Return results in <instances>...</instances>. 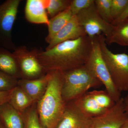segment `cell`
Wrapping results in <instances>:
<instances>
[{"instance_id": "cell-18", "label": "cell", "mask_w": 128, "mask_h": 128, "mask_svg": "<svg viewBox=\"0 0 128 128\" xmlns=\"http://www.w3.org/2000/svg\"><path fill=\"white\" fill-rule=\"evenodd\" d=\"M70 8L49 20L48 25V34L45 38L48 43L60 31L73 17Z\"/></svg>"}, {"instance_id": "cell-30", "label": "cell", "mask_w": 128, "mask_h": 128, "mask_svg": "<svg viewBox=\"0 0 128 128\" xmlns=\"http://www.w3.org/2000/svg\"><path fill=\"white\" fill-rule=\"evenodd\" d=\"M0 128H5L2 123L1 122L0 120Z\"/></svg>"}, {"instance_id": "cell-11", "label": "cell", "mask_w": 128, "mask_h": 128, "mask_svg": "<svg viewBox=\"0 0 128 128\" xmlns=\"http://www.w3.org/2000/svg\"><path fill=\"white\" fill-rule=\"evenodd\" d=\"M87 35L84 29L80 25L76 16H73L65 26L48 43L46 50H48L60 43L73 40Z\"/></svg>"}, {"instance_id": "cell-23", "label": "cell", "mask_w": 128, "mask_h": 128, "mask_svg": "<svg viewBox=\"0 0 128 128\" xmlns=\"http://www.w3.org/2000/svg\"><path fill=\"white\" fill-rule=\"evenodd\" d=\"M18 80L0 70V92L11 90L18 86Z\"/></svg>"}, {"instance_id": "cell-1", "label": "cell", "mask_w": 128, "mask_h": 128, "mask_svg": "<svg viewBox=\"0 0 128 128\" xmlns=\"http://www.w3.org/2000/svg\"><path fill=\"white\" fill-rule=\"evenodd\" d=\"M92 40L87 35L60 43L45 51L34 50L45 72L70 71L84 65L91 52Z\"/></svg>"}, {"instance_id": "cell-31", "label": "cell", "mask_w": 128, "mask_h": 128, "mask_svg": "<svg viewBox=\"0 0 128 128\" xmlns=\"http://www.w3.org/2000/svg\"></svg>"}, {"instance_id": "cell-28", "label": "cell", "mask_w": 128, "mask_h": 128, "mask_svg": "<svg viewBox=\"0 0 128 128\" xmlns=\"http://www.w3.org/2000/svg\"><path fill=\"white\" fill-rule=\"evenodd\" d=\"M124 106L126 114L128 116V94L123 98Z\"/></svg>"}, {"instance_id": "cell-7", "label": "cell", "mask_w": 128, "mask_h": 128, "mask_svg": "<svg viewBox=\"0 0 128 128\" xmlns=\"http://www.w3.org/2000/svg\"><path fill=\"white\" fill-rule=\"evenodd\" d=\"M80 25L83 27L87 35L92 39L103 34L105 38L110 36L114 26L101 17L94 4L82 10L76 16Z\"/></svg>"}, {"instance_id": "cell-29", "label": "cell", "mask_w": 128, "mask_h": 128, "mask_svg": "<svg viewBox=\"0 0 128 128\" xmlns=\"http://www.w3.org/2000/svg\"><path fill=\"white\" fill-rule=\"evenodd\" d=\"M121 128H128V118L123 124Z\"/></svg>"}, {"instance_id": "cell-27", "label": "cell", "mask_w": 128, "mask_h": 128, "mask_svg": "<svg viewBox=\"0 0 128 128\" xmlns=\"http://www.w3.org/2000/svg\"><path fill=\"white\" fill-rule=\"evenodd\" d=\"M12 90L9 91L0 92V106L9 102Z\"/></svg>"}, {"instance_id": "cell-5", "label": "cell", "mask_w": 128, "mask_h": 128, "mask_svg": "<svg viewBox=\"0 0 128 128\" xmlns=\"http://www.w3.org/2000/svg\"><path fill=\"white\" fill-rule=\"evenodd\" d=\"M92 40V48L91 52L85 65L93 72L104 86L108 93L117 102L121 98V93L117 89L112 80L102 55L98 36Z\"/></svg>"}, {"instance_id": "cell-10", "label": "cell", "mask_w": 128, "mask_h": 128, "mask_svg": "<svg viewBox=\"0 0 128 128\" xmlns=\"http://www.w3.org/2000/svg\"><path fill=\"white\" fill-rule=\"evenodd\" d=\"M92 119L71 102L66 104L63 116L56 128H91Z\"/></svg>"}, {"instance_id": "cell-16", "label": "cell", "mask_w": 128, "mask_h": 128, "mask_svg": "<svg viewBox=\"0 0 128 128\" xmlns=\"http://www.w3.org/2000/svg\"><path fill=\"white\" fill-rule=\"evenodd\" d=\"M0 70L17 79L21 76L18 64L13 53L1 47H0Z\"/></svg>"}, {"instance_id": "cell-6", "label": "cell", "mask_w": 128, "mask_h": 128, "mask_svg": "<svg viewBox=\"0 0 128 128\" xmlns=\"http://www.w3.org/2000/svg\"><path fill=\"white\" fill-rule=\"evenodd\" d=\"M20 0H6L0 4V47L8 50L16 48L12 40V31Z\"/></svg>"}, {"instance_id": "cell-15", "label": "cell", "mask_w": 128, "mask_h": 128, "mask_svg": "<svg viewBox=\"0 0 128 128\" xmlns=\"http://www.w3.org/2000/svg\"><path fill=\"white\" fill-rule=\"evenodd\" d=\"M0 120L5 128H24L22 114L8 102L0 106Z\"/></svg>"}, {"instance_id": "cell-20", "label": "cell", "mask_w": 128, "mask_h": 128, "mask_svg": "<svg viewBox=\"0 0 128 128\" xmlns=\"http://www.w3.org/2000/svg\"><path fill=\"white\" fill-rule=\"evenodd\" d=\"M24 128H43L40 121L36 103H34L22 114Z\"/></svg>"}, {"instance_id": "cell-4", "label": "cell", "mask_w": 128, "mask_h": 128, "mask_svg": "<svg viewBox=\"0 0 128 128\" xmlns=\"http://www.w3.org/2000/svg\"><path fill=\"white\" fill-rule=\"evenodd\" d=\"M102 55L113 82L120 92H128V54H114L108 48L103 34L98 36Z\"/></svg>"}, {"instance_id": "cell-12", "label": "cell", "mask_w": 128, "mask_h": 128, "mask_svg": "<svg viewBox=\"0 0 128 128\" xmlns=\"http://www.w3.org/2000/svg\"><path fill=\"white\" fill-rule=\"evenodd\" d=\"M50 76V72L36 79L18 80V86L25 92L34 103H36L43 96Z\"/></svg>"}, {"instance_id": "cell-24", "label": "cell", "mask_w": 128, "mask_h": 128, "mask_svg": "<svg viewBox=\"0 0 128 128\" xmlns=\"http://www.w3.org/2000/svg\"><path fill=\"white\" fill-rule=\"evenodd\" d=\"M95 0H72L70 8L73 16H76L84 9L94 3Z\"/></svg>"}, {"instance_id": "cell-25", "label": "cell", "mask_w": 128, "mask_h": 128, "mask_svg": "<svg viewBox=\"0 0 128 128\" xmlns=\"http://www.w3.org/2000/svg\"><path fill=\"white\" fill-rule=\"evenodd\" d=\"M128 4V0H112L111 15L113 21L120 16Z\"/></svg>"}, {"instance_id": "cell-22", "label": "cell", "mask_w": 128, "mask_h": 128, "mask_svg": "<svg viewBox=\"0 0 128 128\" xmlns=\"http://www.w3.org/2000/svg\"><path fill=\"white\" fill-rule=\"evenodd\" d=\"M94 2L96 9L101 17L108 23L112 24V0H95Z\"/></svg>"}, {"instance_id": "cell-13", "label": "cell", "mask_w": 128, "mask_h": 128, "mask_svg": "<svg viewBox=\"0 0 128 128\" xmlns=\"http://www.w3.org/2000/svg\"><path fill=\"white\" fill-rule=\"evenodd\" d=\"M48 0H27L25 9L26 19L30 23L44 24L49 23L47 12Z\"/></svg>"}, {"instance_id": "cell-21", "label": "cell", "mask_w": 128, "mask_h": 128, "mask_svg": "<svg viewBox=\"0 0 128 128\" xmlns=\"http://www.w3.org/2000/svg\"><path fill=\"white\" fill-rule=\"evenodd\" d=\"M72 0H48L47 8L48 15L52 18L70 8Z\"/></svg>"}, {"instance_id": "cell-17", "label": "cell", "mask_w": 128, "mask_h": 128, "mask_svg": "<svg viewBox=\"0 0 128 128\" xmlns=\"http://www.w3.org/2000/svg\"><path fill=\"white\" fill-rule=\"evenodd\" d=\"M8 102L22 114L34 103L30 97L18 86L12 90Z\"/></svg>"}, {"instance_id": "cell-8", "label": "cell", "mask_w": 128, "mask_h": 128, "mask_svg": "<svg viewBox=\"0 0 128 128\" xmlns=\"http://www.w3.org/2000/svg\"><path fill=\"white\" fill-rule=\"evenodd\" d=\"M12 53L23 79H36L44 75L45 71L34 50L30 51L26 46H21L16 48Z\"/></svg>"}, {"instance_id": "cell-26", "label": "cell", "mask_w": 128, "mask_h": 128, "mask_svg": "<svg viewBox=\"0 0 128 128\" xmlns=\"http://www.w3.org/2000/svg\"><path fill=\"white\" fill-rule=\"evenodd\" d=\"M128 19V4L120 16L112 22L111 24L115 26L120 24Z\"/></svg>"}, {"instance_id": "cell-3", "label": "cell", "mask_w": 128, "mask_h": 128, "mask_svg": "<svg viewBox=\"0 0 128 128\" xmlns=\"http://www.w3.org/2000/svg\"><path fill=\"white\" fill-rule=\"evenodd\" d=\"M102 85L93 72L84 65L64 72L62 97L67 104L82 96L89 89Z\"/></svg>"}, {"instance_id": "cell-19", "label": "cell", "mask_w": 128, "mask_h": 128, "mask_svg": "<svg viewBox=\"0 0 128 128\" xmlns=\"http://www.w3.org/2000/svg\"><path fill=\"white\" fill-rule=\"evenodd\" d=\"M107 44H116L123 46H128V20L114 26L110 36L105 38Z\"/></svg>"}, {"instance_id": "cell-9", "label": "cell", "mask_w": 128, "mask_h": 128, "mask_svg": "<svg viewBox=\"0 0 128 128\" xmlns=\"http://www.w3.org/2000/svg\"><path fill=\"white\" fill-rule=\"evenodd\" d=\"M128 118L121 98L103 114L92 118L91 128H121Z\"/></svg>"}, {"instance_id": "cell-14", "label": "cell", "mask_w": 128, "mask_h": 128, "mask_svg": "<svg viewBox=\"0 0 128 128\" xmlns=\"http://www.w3.org/2000/svg\"><path fill=\"white\" fill-rule=\"evenodd\" d=\"M72 102L85 115L91 118L98 116L108 110L98 100L93 91H88Z\"/></svg>"}, {"instance_id": "cell-2", "label": "cell", "mask_w": 128, "mask_h": 128, "mask_svg": "<svg viewBox=\"0 0 128 128\" xmlns=\"http://www.w3.org/2000/svg\"><path fill=\"white\" fill-rule=\"evenodd\" d=\"M47 88L36 103L37 111L43 128H56L66 108L62 94L64 72L52 70Z\"/></svg>"}]
</instances>
